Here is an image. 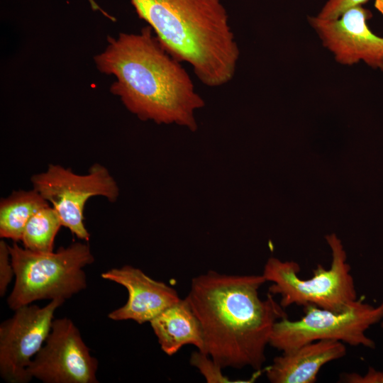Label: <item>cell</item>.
I'll list each match as a JSON object with an SVG mask.
<instances>
[{
    "mask_svg": "<svg viewBox=\"0 0 383 383\" xmlns=\"http://www.w3.org/2000/svg\"><path fill=\"white\" fill-rule=\"evenodd\" d=\"M150 323L167 355H174L186 345H193L204 352L201 326L186 298L165 309Z\"/></svg>",
    "mask_w": 383,
    "mask_h": 383,
    "instance_id": "13",
    "label": "cell"
},
{
    "mask_svg": "<svg viewBox=\"0 0 383 383\" xmlns=\"http://www.w3.org/2000/svg\"><path fill=\"white\" fill-rule=\"evenodd\" d=\"M101 277L123 286L128 293L126 303L108 314L113 321L132 320L139 324L150 322L181 299L174 288L131 265L112 268Z\"/></svg>",
    "mask_w": 383,
    "mask_h": 383,
    "instance_id": "11",
    "label": "cell"
},
{
    "mask_svg": "<svg viewBox=\"0 0 383 383\" xmlns=\"http://www.w3.org/2000/svg\"><path fill=\"white\" fill-rule=\"evenodd\" d=\"M345 355L346 347L340 341H314L275 357L266 377L272 383H313L323 365Z\"/></svg>",
    "mask_w": 383,
    "mask_h": 383,
    "instance_id": "12",
    "label": "cell"
},
{
    "mask_svg": "<svg viewBox=\"0 0 383 383\" xmlns=\"http://www.w3.org/2000/svg\"><path fill=\"white\" fill-rule=\"evenodd\" d=\"M138 17L164 48L189 64L204 85L223 86L234 77L240 50L219 0H131Z\"/></svg>",
    "mask_w": 383,
    "mask_h": 383,
    "instance_id": "3",
    "label": "cell"
},
{
    "mask_svg": "<svg viewBox=\"0 0 383 383\" xmlns=\"http://www.w3.org/2000/svg\"><path fill=\"white\" fill-rule=\"evenodd\" d=\"M50 205L36 190L13 191L0 201V237L21 240L24 228L30 217Z\"/></svg>",
    "mask_w": 383,
    "mask_h": 383,
    "instance_id": "14",
    "label": "cell"
},
{
    "mask_svg": "<svg viewBox=\"0 0 383 383\" xmlns=\"http://www.w3.org/2000/svg\"><path fill=\"white\" fill-rule=\"evenodd\" d=\"M304 308L305 314L300 319L292 321L287 317L276 322L269 345L282 353L321 340L375 348L374 341L367 335V331L380 322L379 306H374L357 299L343 311L311 305Z\"/></svg>",
    "mask_w": 383,
    "mask_h": 383,
    "instance_id": "6",
    "label": "cell"
},
{
    "mask_svg": "<svg viewBox=\"0 0 383 383\" xmlns=\"http://www.w3.org/2000/svg\"><path fill=\"white\" fill-rule=\"evenodd\" d=\"M368 0H328L317 16L325 20H334L340 18L346 11L361 6Z\"/></svg>",
    "mask_w": 383,
    "mask_h": 383,
    "instance_id": "17",
    "label": "cell"
},
{
    "mask_svg": "<svg viewBox=\"0 0 383 383\" xmlns=\"http://www.w3.org/2000/svg\"><path fill=\"white\" fill-rule=\"evenodd\" d=\"M65 300L55 299L45 306H22L0 325V375L8 383H28V367L43 347L55 311Z\"/></svg>",
    "mask_w": 383,
    "mask_h": 383,
    "instance_id": "8",
    "label": "cell"
},
{
    "mask_svg": "<svg viewBox=\"0 0 383 383\" xmlns=\"http://www.w3.org/2000/svg\"><path fill=\"white\" fill-rule=\"evenodd\" d=\"M14 276L9 250V245L0 241V296H4L7 287Z\"/></svg>",
    "mask_w": 383,
    "mask_h": 383,
    "instance_id": "18",
    "label": "cell"
},
{
    "mask_svg": "<svg viewBox=\"0 0 383 383\" xmlns=\"http://www.w3.org/2000/svg\"><path fill=\"white\" fill-rule=\"evenodd\" d=\"M15 282L7 304L15 310L42 299L66 301L87 286L84 267L94 262L89 245L75 242L56 252H36L9 245Z\"/></svg>",
    "mask_w": 383,
    "mask_h": 383,
    "instance_id": "4",
    "label": "cell"
},
{
    "mask_svg": "<svg viewBox=\"0 0 383 383\" xmlns=\"http://www.w3.org/2000/svg\"><path fill=\"white\" fill-rule=\"evenodd\" d=\"M98 360L67 318L53 320L45 343L31 360L29 376L44 383H98Z\"/></svg>",
    "mask_w": 383,
    "mask_h": 383,
    "instance_id": "9",
    "label": "cell"
},
{
    "mask_svg": "<svg viewBox=\"0 0 383 383\" xmlns=\"http://www.w3.org/2000/svg\"><path fill=\"white\" fill-rule=\"evenodd\" d=\"M326 239L332 253L331 266L326 269L318 265L311 277H300V267L294 261L272 257L266 262L262 274L272 283L270 294L279 295L283 308L293 304L304 307L311 305L343 311L357 299L351 267L340 240L334 233L328 235Z\"/></svg>",
    "mask_w": 383,
    "mask_h": 383,
    "instance_id": "5",
    "label": "cell"
},
{
    "mask_svg": "<svg viewBox=\"0 0 383 383\" xmlns=\"http://www.w3.org/2000/svg\"><path fill=\"white\" fill-rule=\"evenodd\" d=\"M379 307H380L381 312H382V318H381V320H380V323H381L382 328L383 329V299H382V303L379 305Z\"/></svg>",
    "mask_w": 383,
    "mask_h": 383,
    "instance_id": "22",
    "label": "cell"
},
{
    "mask_svg": "<svg viewBox=\"0 0 383 383\" xmlns=\"http://www.w3.org/2000/svg\"><path fill=\"white\" fill-rule=\"evenodd\" d=\"M371 13L361 6L346 11L340 18L325 20L309 18L323 45L343 65H351L360 60L383 70V38L374 35L366 21Z\"/></svg>",
    "mask_w": 383,
    "mask_h": 383,
    "instance_id": "10",
    "label": "cell"
},
{
    "mask_svg": "<svg viewBox=\"0 0 383 383\" xmlns=\"http://www.w3.org/2000/svg\"><path fill=\"white\" fill-rule=\"evenodd\" d=\"M94 57L97 70L112 75L110 91L140 120L197 129L194 113L205 102L186 70L162 45L150 26L139 33L107 38Z\"/></svg>",
    "mask_w": 383,
    "mask_h": 383,
    "instance_id": "2",
    "label": "cell"
},
{
    "mask_svg": "<svg viewBox=\"0 0 383 383\" xmlns=\"http://www.w3.org/2000/svg\"><path fill=\"white\" fill-rule=\"evenodd\" d=\"M340 380L346 383H383V371L369 367L362 375L356 372L344 373Z\"/></svg>",
    "mask_w": 383,
    "mask_h": 383,
    "instance_id": "19",
    "label": "cell"
},
{
    "mask_svg": "<svg viewBox=\"0 0 383 383\" xmlns=\"http://www.w3.org/2000/svg\"><path fill=\"white\" fill-rule=\"evenodd\" d=\"M260 275L209 271L192 279L186 297L201 326L204 349L222 368H262L277 321L287 314L272 294L259 289Z\"/></svg>",
    "mask_w": 383,
    "mask_h": 383,
    "instance_id": "1",
    "label": "cell"
},
{
    "mask_svg": "<svg viewBox=\"0 0 383 383\" xmlns=\"http://www.w3.org/2000/svg\"><path fill=\"white\" fill-rule=\"evenodd\" d=\"M190 364L196 367L209 383L237 382L222 373V367L208 354L198 350L190 357Z\"/></svg>",
    "mask_w": 383,
    "mask_h": 383,
    "instance_id": "16",
    "label": "cell"
},
{
    "mask_svg": "<svg viewBox=\"0 0 383 383\" xmlns=\"http://www.w3.org/2000/svg\"><path fill=\"white\" fill-rule=\"evenodd\" d=\"M375 7L383 14V0H376Z\"/></svg>",
    "mask_w": 383,
    "mask_h": 383,
    "instance_id": "21",
    "label": "cell"
},
{
    "mask_svg": "<svg viewBox=\"0 0 383 383\" xmlns=\"http://www.w3.org/2000/svg\"><path fill=\"white\" fill-rule=\"evenodd\" d=\"M36 190L55 209L62 226L79 239L88 241L90 234L84 220V206L94 196L115 202L119 195L116 180L103 165L95 163L86 174H77L70 168L50 164L46 171L30 178Z\"/></svg>",
    "mask_w": 383,
    "mask_h": 383,
    "instance_id": "7",
    "label": "cell"
},
{
    "mask_svg": "<svg viewBox=\"0 0 383 383\" xmlns=\"http://www.w3.org/2000/svg\"><path fill=\"white\" fill-rule=\"evenodd\" d=\"M88 2L90 4L91 8L93 11H100L104 16L108 18L109 20L114 21L115 18L104 11L96 2L95 0H88Z\"/></svg>",
    "mask_w": 383,
    "mask_h": 383,
    "instance_id": "20",
    "label": "cell"
},
{
    "mask_svg": "<svg viewBox=\"0 0 383 383\" xmlns=\"http://www.w3.org/2000/svg\"><path fill=\"white\" fill-rule=\"evenodd\" d=\"M55 209L45 206L35 212L27 222L21 238L25 248L36 252L54 251L55 236L62 227Z\"/></svg>",
    "mask_w": 383,
    "mask_h": 383,
    "instance_id": "15",
    "label": "cell"
}]
</instances>
